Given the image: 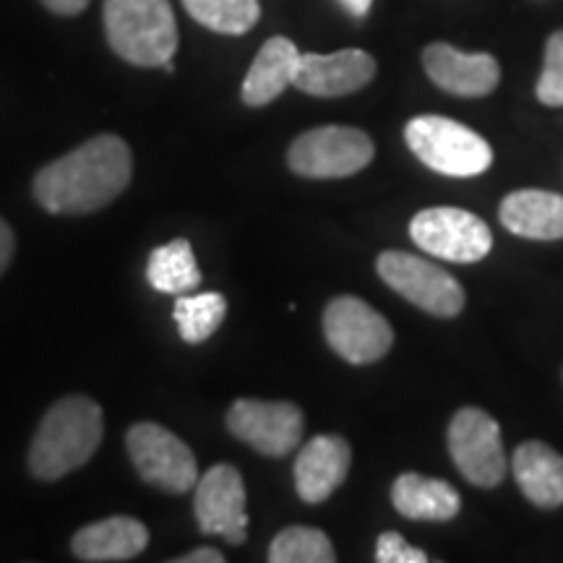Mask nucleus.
Masks as SVG:
<instances>
[{
  "label": "nucleus",
  "mask_w": 563,
  "mask_h": 563,
  "mask_svg": "<svg viewBox=\"0 0 563 563\" xmlns=\"http://www.w3.org/2000/svg\"><path fill=\"white\" fill-rule=\"evenodd\" d=\"M133 157L121 136L100 133L34 175V199L51 214H91L131 183Z\"/></svg>",
  "instance_id": "f257e3e1"
},
{
  "label": "nucleus",
  "mask_w": 563,
  "mask_h": 563,
  "mask_svg": "<svg viewBox=\"0 0 563 563\" xmlns=\"http://www.w3.org/2000/svg\"><path fill=\"white\" fill-rule=\"evenodd\" d=\"M102 407L74 394L60 399L42 418L30 446V470L37 481H60L91 460L102 441Z\"/></svg>",
  "instance_id": "f03ea898"
},
{
  "label": "nucleus",
  "mask_w": 563,
  "mask_h": 563,
  "mask_svg": "<svg viewBox=\"0 0 563 563\" xmlns=\"http://www.w3.org/2000/svg\"><path fill=\"white\" fill-rule=\"evenodd\" d=\"M104 32L112 53L141 68H162L178 51L170 0H104Z\"/></svg>",
  "instance_id": "7ed1b4c3"
},
{
  "label": "nucleus",
  "mask_w": 563,
  "mask_h": 563,
  "mask_svg": "<svg viewBox=\"0 0 563 563\" xmlns=\"http://www.w3.org/2000/svg\"><path fill=\"white\" fill-rule=\"evenodd\" d=\"M405 141L422 165L449 178H475L493 165L488 141L452 118H412L405 129Z\"/></svg>",
  "instance_id": "20e7f679"
},
{
  "label": "nucleus",
  "mask_w": 563,
  "mask_h": 563,
  "mask_svg": "<svg viewBox=\"0 0 563 563\" xmlns=\"http://www.w3.org/2000/svg\"><path fill=\"white\" fill-rule=\"evenodd\" d=\"M376 146L371 136L350 125H321L300 133L287 152V165L302 178H350L373 162Z\"/></svg>",
  "instance_id": "39448f33"
},
{
  "label": "nucleus",
  "mask_w": 563,
  "mask_h": 563,
  "mask_svg": "<svg viewBox=\"0 0 563 563\" xmlns=\"http://www.w3.org/2000/svg\"><path fill=\"white\" fill-rule=\"evenodd\" d=\"M378 277L420 311L454 319L464 308V290L452 274L405 251H386L376 262Z\"/></svg>",
  "instance_id": "423d86ee"
},
{
  "label": "nucleus",
  "mask_w": 563,
  "mask_h": 563,
  "mask_svg": "<svg viewBox=\"0 0 563 563\" xmlns=\"http://www.w3.org/2000/svg\"><path fill=\"white\" fill-rule=\"evenodd\" d=\"M125 449L141 481L165 493H188L199 483L191 449L157 422H136L125 433Z\"/></svg>",
  "instance_id": "0eeeda50"
},
{
  "label": "nucleus",
  "mask_w": 563,
  "mask_h": 563,
  "mask_svg": "<svg viewBox=\"0 0 563 563\" xmlns=\"http://www.w3.org/2000/svg\"><path fill=\"white\" fill-rule=\"evenodd\" d=\"M449 454L464 481L477 488H496L509 470L501 428L481 407H462L449 422Z\"/></svg>",
  "instance_id": "6e6552de"
},
{
  "label": "nucleus",
  "mask_w": 563,
  "mask_h": 563,
  "mask_svg": "<svg viewBox=\"0 0 563 563\" xmlns=\"http://www.w3.org/2000/svg\"><path fill=\"white\" fill-rule=\"evenodd\" d=\"M410 238L418 249L454 264L483 262L493 249L488 224L473 211L456 207L422 209L412 217Z\"/></svg>",
  "instance_id": "1a4fd4ad"
},
{
  "label": "nucleus",
  "mask_w": 563,
  "mask_h": 563,
  "mask_svg": "<svg viewBox=\"0 0 563 563\" xmlns=\"http://www.w3.org/2000/svg\"><path fill=\"white\" fill-rule=\"evenodd\" d=\"M323 336L342 361L368 365L382 361L394 344V329L376 308L352 295L334 298L323 311Z\"/></svg>",
  "instance_id": "9d476101"
},
{
  "label": "nucleus",
  "mask_w": 563,
  "mask_h": 563,
  "mask_svg": "<svg viewBox=\"0 0 563 563\" xmlns=\"http://www.w3.org/2000/svg\"><path fill=\"white\" fill-rule=\"evenodd\" d=\"M228 428L235 439L264 456H287L302 441V412L292 402L238 399L228 410Z\"/></svg>",
  "instance_id": "9b49d317"
},
{
  "label": "nucleus",
  "mask_w": 563,
  "mask_h": 563,
  "mask_svg": "<svg viewBox=\"0 0 563 563\" xmlns=\"http://www.w3.org/2000/svg\"><path fill=\"white\" fill-rule=\"evenodd\" d=\"M194 509L201 532L220 534L230 545L245 543L249 514H245V485L232 464H214L196 483Z\"/></svg>",
  "instance_id": "f8f14e48"
},
{
  "label": "nucleus",
  "mask_w": 563,
  "mask_h": 563,
  "mask_svg": "<svg viewBox=\"0 0 563 563\" xmlns=\"http://www.w3.org/2000/svg\"><path fill=\"white\" fill-rule=\"evenodd\" d=\"M376 76V60L365 51L347 47L329 55L302 53L292 87L311 97H344L368 87Z\"/></svg>",
  "instance_id": "ddd939ff"
},
{
  "label": "nucleus",
  "mask_w": 563,
  "mask_h": 563,
  "mask_svg": "<svg viewBox=\"0 0 563 563\" xmlns=\"http://www.w3.org/2000/svg\"><path fill=\"white\" fill-rule=\"evenodd\" d=\"M422 66L435 87L456 97H485L501 81V66L488 53H462L446 42L422 51Z\"/></svg>",
  "instance_id": "4468645a"
},
{
  "label": "nucleus",
  "mask_w": 563,
  "mask_h": 563,
  "mask_svg": "<svg viewBox=\"0 0 563 563\" xmlns=\"http://www.w3.org/2000/svg\"><path fill=\"white\" fill-rule=\"evenodd\" d=\"M352 452L342 435H313L295 460V488L306 504H323L347 481Z\"/></svg>",
  "instance_id": "2eb2a0df"
},
{
  "label": "nucleus",
  "mask_w": 563,
  "mask_h": 563,
  "mask_svg": "<svg viewBox=\"0 0 563 563\" xmlns=\"http://www.w3.org/2000/svg\"><path fill=\"white\" fill-rule=\"evenodd\" d=\"M150 545V530L133 517H108L102 522L81 527L70 540V551L79 561L108 563L131 561Z\"/></svg>",
  "instance_id": "dca6fc26"
},
{
  "label": "nucleus",
  "mask_w": 563,
  "mask_h": 563,
  "mask_svg": "<svg viewBox=\"0 0 563 563\" xmlns=\"http://www.w3.org/2000/svg\"><path fill=\"white\" fill-rule=\"evenodd\" d=\"M519 490L540 509L563 506V456L543 441H527L511 456Z\"/></svg>",
  "instance_id": "f3484780"
},
{
  "label": "nucleus",
  "mask_w": 563,
  "mask_h": 563,
  "mask_svg": "<svg viewBox=\"0 0 563 563\" xmlns=\"http://www.w3.org/2000/svg\"><path fill=\"white\" fill-rule=\"evenodd\" d=\"M501 224L514 235L530 241H561L563 238V196L538 188L514 191L498 209Z\"/></svg>",
  "instance_id": "a211bd4d"
},
{
  "label": "nucleus",
  "mask_w": 563,
  "mask_h": 563,
  "mask_svg": "<svg viewBox=\"0 0 563 563\" xmlns=\"http://www.w3.org/2000/svg\"><path fill=\"white\" fill-rule=\"evenodd\" d=\"M300 51L295 47L292 40L287 37H272L264 42V47L258 51L256 60L251 63L249 76H245L241 97L251 108H264L277 100V97L287 87H292L295 74H298Z\"/></svg>",
  "instance_id": "6ab92c4d"
},
{
  "label": "nucleus",
  "mask_w": 563,
  "mask_h": 563,
  "mask_svg": "<svg viewBox=\"0 0 563 563\" xmlns=\"http://www.w3.org/2000/svg\"><path fill=\"white\" fill-rule=\"evenodd\" d=\"M391 504L402 517L418 519V522H449L462 509V498L454 485L418 473L397 477L391 488Z\"/></svg>",
  "instance_id": "aec40b11"
},
{
  "label": "nucleus",
  "mask_w": 563,
  "mask_h": 563,
  "mask_svg": "<svg viewBox=\"0 0 563 563\" xmlns=\"http://www.w3.org/2000/svg\"><path fill=\"white\" fill-rule=\"evenodd\" d=\"M146 279L157 292L188 295L201 285V269L196 264L194 249L186 238L159 245L152 251L146 264Z\"/></svg>",
  "instance_id": "412c9836"
},
{
  "label": "nucleus",
  "mask_w": 563,
  "mask_h": 563,
  "mask_svg": "<svg viewBox=\"0 0 563 563\" xmlns=\"http://www.w3.org/2000/svg\"><path fill=\"white\" fill-rule=\"evenodd\" d=\"M228 316V300L220 292L201 295H178L173 308V319L178 323L183 342L201 344L220 329Z\"/></svg>",
  "instance_id": "4be33fe9"
},
{
  "label": "nucleus",
  "mask_w": 563,
  "mask_h": 563,
  "mask_svg": "<svg viewBox=\"0 0 563 563\" xmlns=\"http://www.w3.org/2000/svg\"><path fill=\"white\" fill-rule=\"evenodd\" d=\"M183 5L201 26L220 34L251 32L262 16L258 0H183Z\"/></svg>",
  "instance_id": "5701e85b"
},
{
  "label": "nucleus",
  "mask_w": 563,
  "mask_h": 563,
  "mask_svg": "<svg viewBox=\"0 0 563 563\" xmlns=\"http://www.w3.org/2000/svg\"><path fill=\"white\" fill-rule=\"evenodd\" d=\"M272 563H334L336 553L327 532L316 527H287L269 545Z\"/></svg>",
  "instance_id": "b1692460"
},
{
  "label": "nucleus",
  "mask_w": 563,
  "mask_h": 563,
  "mask_svg": "<svg viewBox=\"0 0 563 563\" xmlns=\"http://www.w3.org/2000/svg\"><path fill=\"white\" fill-rule=\"evenodd\" d=\"M538 100L548 108H563V30L553 32L545 45V66L534 89Z\"/></svg>",
  "instance_id": "393cba45"
},
{
  "label": "nucleus",
  "mask_w": 563,
  "mask_h": 563,
  "mask_svg": "<svg viewBox=\"0 0 563 563\" xmlns=\"http://www.w3.org/2000/svg\"><path fill=\"white\" fill-rule=\"evenodd\" d=\"M378 563H428V555L420 548L405 543L399 532H384L376 543Z\"/></svg>",
  "instance_id": "a878e982"
},
{
  "label": "nucleus",
  "mask_w": 563,
  "mask_h": 563,
  "mask_svg": "<svg viewBox=\"0 0 563 563\" xmlns=\"http://www.w3.org/2000/svg\"><path fill=\"white\" fill-rule=\"evenodd\" d=\"M13 251H16V241H13V230L5 224V220H0V277L3 272L9 269Z\"/></svg>",
  "instance_id": "bb28decb"
},
{
  "label": "nucleus",
  "mask_w": 563,
  "mask_h": 563,
  "mask_svg": "<svg viewBox=\"0 0 563 563\" xmlns=\"http://www.w3.org/2000/svg\"><path fill=\"white\" fill-rule=\"evenodd\" d=\"M47 11L58 13V16H79L87 11L89 0H42Z\"/></svg>",
  "instance_id": "cd10ccee"
},
{
  "label": "nucleus",
  "mask_w": 563,
  "mask_h": 563,
  "mask_svg": "<svg viewBox=\"0 0 563 563\" xmlns=\"http://www.w3.org/2000/svg\"><path fill=\"white\" fill-rule=\"evenodd\" d=\"M173 563H224V555L217 548H196L180 559H173Z\"/></svg>",
  "instance_id": "c85d7f7f"
},
{
  "label": "nucleus",
  "mask_w": 563,
  "mask_h": 563,
  "mask_svg": "<svg viewBox=\"0 0 563 563\" xmlns=\"http://www.w3.org/2000/svg\"><path fill=\"white\" fill-rule=\"evenodd\" d=\"M344 3V9H347L352 16H357V19H363L365 13L371 11V3L373 0H342Z\"/></svg>",
  "instance_id": "c756f323"
}]
</instances>
